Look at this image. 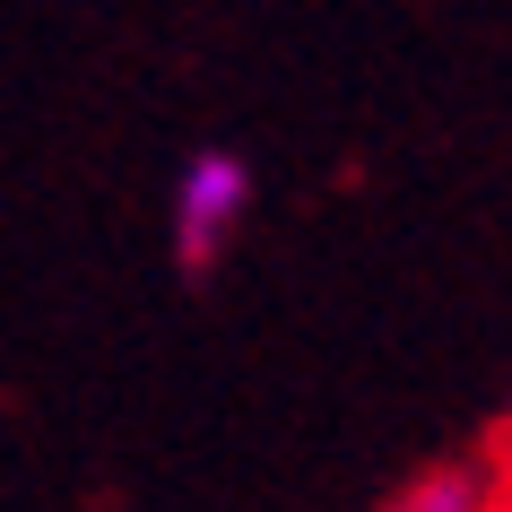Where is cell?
I'll use <instances>...</instances> for the list:
<instances>
[{"mask_svg":"<svg viewBox=\"0 0 512 512\" xmlns=\"http://www.w3.org/2000/svg\"><path fill=\"white\" fill-rule=\"evenodd\" d=\"M391 512H504V486H495V460H452V469H426Z\"/></svg>","mask_w":512,"mask_h":512,"instance_id":"obj_2","label":"cell"},{"mask_svg":"<svg viewBox=\"0 0 512 512\" xmlns=\"http://www.w3.org/2000/svg\"><path fill=\"white\" fill-rule=\"evenodd\" d=\"M243 217H252V165L235 148H191L174 191H165V243H174V270L209 278L235 252Z\"/></svg>","mask_w":512,"mask_h":512,"instance_id":"obj_1","label":"cell"},{"mask_svg":"<svg viewBox=\"0 0 512 512\" xmlns=\"http://www.w3.org/2000/svg\"><path fill=\"white\" fill-rule=\"evenodd\" d=\"M495 486H504V512H512V417H504V443H495Z\"/></svg>","mask_w":512,"mask_h":512,"instance_id":"obj_3","label":"cell"}]
</instances>
